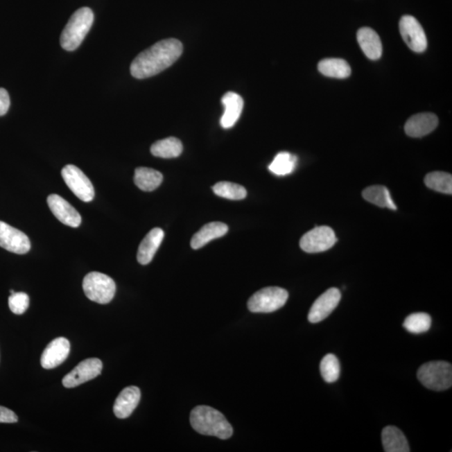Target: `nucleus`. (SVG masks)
I'll list each match as a JSON object with an SVG mask.
<instances>
[{
  "mask_svg": "<svg viewBox=\"0 0 452 452\" xmlns=\"http://www.w3.org/2000/svg\"><path fill=\"white\" fill-rule=\"evenodd\" d=\"M403 326L411 333H424L431 329V318L426 313H412L406 318Z\"/></svg>",
  "mask_w": 452,
  "mask_h": 452,
  "instance_id": "obj_28",
  "label": "nucleus"
},
{
  "mask_svg": "<svg viewBox=\"0 0 452 452\" xmlns=\"http://www.w3.org/2000/svg\"><path fill=\"white\" fill-rule=\"evenodd\" d=\"M399 32L407 46L415 52L425 51L427 39L421 24L411 15H405L399 21Z\"/></svg>",
  "mask_w": 452,
  "mask_h": 452,
  "instance_id": "obj_10",
  "label": "nucleus"
},
{
  "mask_svg": "<svg viewBox=\"0 0 452 452\" xmlns=\"http://www.w3.org/2000/svg\"><path fill=\"white\" fill-rule=\"evenodd\" d=\"M0 247L8 252L24 255L31 248V241L25 233L0 221Z\"/></svg>",
  "mask_w": 452,
  "mask_h": 452,
  "instance_id": "obj_11",
  "label": "nucleus"
},
{
  "mask_svg": "<svg viewBox=\"0 0 452 452\" xmlns=\"http://www.w3.org/2000/svg\"><path fill=\"white\" fill-rule=\"evenodd\" d=\"M94 21V14L90 8L76 10L64 28L60 35V44L64 50L73 51L80 46Z\"/></svg>",
  "mask_w": 452,
  "mask_h": 452,
  "instance_id": "obj_3",
  "label": "nucleus"
},
{
  "mask_svg": "<svg viewBox=\"0 0 452 452\" xmlns=\"http://www.w3.org/2000/svg\"><path fill=\"white\" fill-rule=\"evenodd\" d=\"M216 195L232 200H241L247 195L246 189L242 185L231 182H220L212 187Z\"/></svg>",
  "mask_w": 452,
  "mask_h": 452,
  "instance_id": "obj_29",
  "label": "nucleus"
},
{
  "mask_svg": "<svg viewBox=\"0 0 452 452\" xmlns=\"http://www.w3.org/2000/svg\"><path fill=\"white\" fill-rule=\"evenodd\" d=\"M103 362L99 358H92L83 360L62 379L66 388H75L89 381H92L102 373Z\"/></svg>",
  "mask_w": 452,
  "mask_h": 452,
  "instance_id": "obj_9",
  "label": "nucleus"
},
{
  "mask_svg": "<svg viewBox=\"0 0 452 452\" xmlns=\"http://www.w3.org/2000/svg\"><path fill=\"white\" fill-rule=\"evenodd\" d=\"M191 424L198 433L209 437L227 440L233 434V428L225 415L207 406H200L193 409Z\"/></svg>",
  "mask_w": 452,
  "mask_h": 452,
  "instance_id": "obj_2",
  "label": "nucleus"
},
{
  "mask_svg": "<svg viewBox=\"0 0 452 452\" xmlns=\"http://www.w3.org/2000/svg\"><path fill=\"white\" fill-rule=\"evenodd\" d=\"M141 391L136 386H129L122 390L116 399L113 412L119 419H126L132 415L139 406Z\"/></svg>",
  "mask_w": 452,
  "mask_h": 452,
  "instance_id": "obj_16",
  "label": "nucleus"
},
{
  "mask_svg": "<svg viewBox=\"0 0 452 452\" xmlns=\"http://www.w3.org/2000/svg\"><path fill=\"white\" fill-rule=\"evenodd\" d=\"M341 297V292L338 288L327 290L313 302L308 313V321L312 324H317L326 320L337 308Z\"/></svg>",
  "mask_w": 452,
  "mask_h": 452,
  "instance_id": "obj_12",
  "label": "nucleus"
},
{
  "mask_svg": "<svg viewBox=\"0 0 452 452\" xmlns=\"http://www.w3.org/2000/svg\"><path fill=\"white\" fill-rule=\"evenodd\" d=\"M438 123V118L433 113H419L407 121L405 132L411 138H421L433 132Z\"/></svg>",
  "mask_w": 452,
  "mask_h": 452,
  "instance_id": "obj_15",
  "label": "nucleus"
},
{
  "mask_svg": "<svg viewBox=\"0 0 452 452\" xmlns=\"http://www.w3.org/2000/svg\"><path fill=\"white\" fill-rule=\"evenodd\" d=\"M47 203L51 212L62 224L76 228L82 223L78 211L62 196L51 195L47 198Z\"/></svg>",
  "mask_w": 452,
  "mask_h": 452,
  "instance_id": "obj_14",
  "label": "nucleus"
},
{
  "mask_svg": "<svg viewBox=\"0 0 452 452\" xmlns=\"http://www.w3.org/2000/svg\"><path fill=\"white\" fill-rule=\"evenodd\" d=\"M162 173L150 168L139 167L135 169L134 183L141 191H155L162 184Z\"/></svg>",
  "mask_w": 452,
  "mask_h": 452,
  "instance_id": "obj_22",
  "label": "nucleus"
},
{
  "mask_svg": "<svg viewBox=\"0 0 452 452\" xmlns=\"http://www.w3.org/2000/svg\"><path fill=\"white\" fill-rule=\"evenodd\" d=\"M417 377L427 389L442 391L452 385V367L445 361H431L419 367Z\"/></svg>",
  "mask_w": 452,
  "mask_h": 452,
  "instance_id": "obj_4",
  "label": "nucleus"
},
{
  "mask_svg": "<svg viewBox=\"0 0 452 452\" xmlns=\"http://www.w3.org/2000/svg\"><path fill=\"white\" fill-rule=\"evenodd\" d=\"M64 183L80 200L91 202L94 199L95 191L91 180L75 165L68 164L62 171Z\"/></svg>",
  "mask_w": 452,
  "mask_h": 452,
  "instance_id": "obj_8",
  "label": "nucleus"
},
{
  "mask_svg": "<svg viewBox=\"0 0 452 452\" xmlns=\"http://www.w3.org/2000/svg\"><path fill=\"white\" fill-rule=\"evenodd\" d=\"M337 237L329 226H318L304 234L300 240V247L308 253H320L328 251L336 244Z\"/></svg>",
  "mask_w": 452,
  "mask_h": 452,
  "instance_id": "obj_7",
  "label": "nucleus"
},
{
  "mask_svg": "<svg viewBox=\"0 0 452 452\" xmlns=\"http://www.w3.org/2000/svg\"><path fill=\"white\" fill-rule=\"evenodd\" d=\"M357 40L363 52L367 58L375 60L381 58L383 46L379 35L371 28L364 27L359 29Z\"/></svg>",
  "mask_w": 452,
  "mask_h": 452,
  "instance_id": "obj_18",
  "label": "nucleus"
},
{
  "mask_svg": "<svg viewBox=\"0 0 452 452\" xmlns=\"http://www.w3.org/2000/svg\"><path fill=\"white\" fill-rule=\"evenodd\" d=\"M426 186L435 191L446 195L452 193V176L445 172H431L425 177Z\"/></svg>",
  "mask_w": 452,
  "mask_h": 452,
  "instance_id": "obj_27",
  "label": "nucleus"
},
{
  "mask_svg": "<svg viewBox=\"0 0 452 452\" xmlns=\"http://www.w3.org/2000/svg\"><path fill=\"white\" fill-rule=\"evenodd\" d=\"M10 106L9 94L6 89L0 88V116L6 115Z\"/></svg>",
  "mask_w": 452,
  "mask_h": 452,
  "instance_id": "obj_33",
  "label": "nucleus"
},
{
  "mask_svg": "<svg viewBox=\"0 0 452 452\" xmlns=\"http://www.w3.org/2000/svg\"><path fill=\"white\" fill-rule=\"evenodd\" d=\"M183 44L177 39L157 42L133 60L130 71L133 78L145 79L160 73L179 59L183 53Z\"/></svg>",
  "mask_w": 452,
  "mask_h": 452,
  "instance_id": "obj_1",
  "label": "nucleus"
},
{
  "mask_svg": "<svg viewBox=\"0 0 452 452\" xmlns=\"http://www.w3.org/2000/svg\"><path fill=\"white\" fill-rule=\"evenodd\" d=\"M383 450L386 452H409L410 446L405 435L397 427L383 428L381 434Z\"/></svg>",
  "mask_w": 452,
  "mask_h": 452,
  "instance_id": "obj_21",
  "label": "nucleus"
},
{
  "mask_svg": "<svg viewBox=\"0 0 452 452\" xmlns=\"http://www.w3.org/2000/svg\"><path fill=\"white\" fill-rule=\"evenodd\" d=\"M364 199L379 207L387 208L397 211V205L390 195L389 189L382 185H374L366 188L362 193Z\"/></svg>",
  "mask_w": 452,
  "mask_h": 452,
  "instance_id": "obj_23",
  "label": "nucleus"
},
{
  "mask_svg": "<svg viewBox=\"0 0 452 452\" xmlns=\"http://www.w3.org/2000/svg\"><path fill=\"white\" fill-rule=\"evenodd\" d=\"M340 364L335 355H325L320 363V372L327 383L336 382L340 376Z\"/></svg>",
  "mask_w": 452,
  "mask_h": 452,
  "instance_id": "obj_30",
  "label": "nucleus"
},
{
  "mask_svg": "<svg viewBox=\"0 0 452 452\" xmlns=\"http://www.w3.org/2000/svg\"><path fill=\"white\" fill-rule=\"evenodd\" d=\"M164 232L162 229L155 228L148 233L139 247L138 261L141 265L150 263L157 250L164 240Z\"/></svg>",
  "mask_w": 452,
  "mask_h": 452,
  "instance_id": "obj_19",
  "label": "nucleus"
},
{
  "mask_svg": "<svg viewBox=\"0 0 452 452\" xmlns=\"http://www.w3.org/2000/svg\"><path fill=\"white\" fill-rule=\"evenodd\" d=\"M83 290L92 302L107 304L116 293L115 281L106 274L94 272L88 273L83 279Z\"/></svg>",
  "mask_w": 452,
  "mask_h": 452,
  "instance_id": "obj_5",
  "label": "nucleus"
},
{
  "mask_svg": "<svg viewBox=\"0 0 452 452\" xmlns=\"http://www.w3.org/2000/svg\"><path fill=\"white\" fill-rule=\"evenodd\" d=\"M150 150L153 156L162 157V159H173L182 153L183 144L180 139L171 137V138L157 141L152 145Z\"/></svg>",
  "mask_w": 452,
  "mask_h": 452,
  "instance_id": "obj_25",
  "label": "nucleus"
},
{
  "mask_svg": "<svg viewBox=\"0 0 452 452\" xmlns=\"http://www.w3.org/2000/svg\"><path fill=\"white\" fill-rule=\"evenodd\" d=\"M228 229L227 225L221 222H211L205 225L193 236L191 242V247L195 250L202 248L209 241L226 235Z\"/></svg>",
  "mask_w": 452,
  "mask_h": 452,
  "instance_id": "obj_20",
  "label": "nucleus"
},
{
  "mask_svg": "<svg viewBox=\"0 0 452 452\" xmlns=\"http://www.w3.org/2000/svg\"><path fill=\"white\" fill-rule=\"evenodd\" d=\"M318 71L329 78L344 79L351 75V68L348 62L342 59L329 58L318 63Z\"/></svg>",
  "mask_w": 452,
  "mask_h": 452,
  "instance_id": "obj_24",
  "label": "nucleus"
},
{
  "mask_svg": "<svg viewBox=\"0 0 452 452\" xmlns=\"http://www.w3.org/2000/svg\"><path fill=\"white\" fill-rule=\"evenodd\" d=\"M225 107L223 116L220 119V125L224 128H231L239 120L243 110L244 101L236 92H229L221 100Z\"/></svg>",
  "mask_w": 452,
  "mask_h": 452,
  "instance_id": "obj_17",
  "label": "nucleus"
},
{
  "mask_svg": "<svg viewBox=\"0 0 452 452\" xmlns=\"http://www.w3.org/2000/svg\"><path fill=\"white\" fill-rule=\"evenodd\" d=\"M288 297V290L278 286H269L253 294L248 301V308L255 313H273L286 304Z\"/></svg>",
  "mask_w": 452,
  "mask_h": 452,
  "instance_id": "obj_6",
  "label": "nucleus"
},
{
  "mask_svg": "<svg viewBox=\"0 0 452 452\" xmlns=\"http://www.w3.org/2000/svg\"><path fill=\"white\" fill-rule=\"evenodd\" d=\"M18 421V417L6 407L0 406V423L12 424Z\"/></svg>",
  "mask_w": 452,
  "mask_h": 452,
  "instance_id": "obj_32",
  "label": "nucleus"
},
{
  "mask_svg": "<svg viewBox=\"0 0 452 452\" xmlns=\"http://www.w3.org/2000/svg\"><path fill=\"white\" fill-rule=\"evenodd\" d=\"M70 351L71 345L68 339L63 337L55 338L44 350L40 364L44 369H54L66 360L69 356Z\"/></svg>",
  "mask_w": 452,
  "mask_h": 452,
  "instance_id": "obj_13",
  "label": "nucleus"
},
{
  "mask_svg": "<svg viewBox=\"0 0 452 452\" xmlns=\"http://www.w3.org/2000/svg\"><path fill=\"white\" fill-rule=\"evenodd\" d=\"M297 159L295 155L288 152H281L274 157L269 165V171L278 176L290 175L297 166Z\"/></svg>",
  "mask_w": 452,
  "mask_h": 452,
  "instance_id": "obj_26",
  "label": "nucleus"
},
{
  "mask_svg": "<svg viewBox=\"0 0 452 452\" xmlns=\"http://www.w3.org/2000/svg\"><path fill=\"white\" fill-rule=\"evenodd\" d=\"M30 297L25 293H14L9 297V306L11 312L21 315L29 308Z\"/></svg>",
  "mask_w": 452,
  "mask_h": 452,
  "instance_id": "obj_31",
  "label": "nucleus"
}]
</instances>
